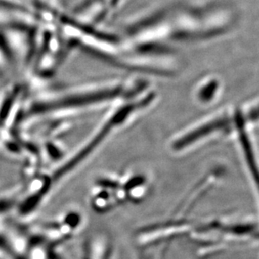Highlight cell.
<instances>
[{
	"label": "cell",
	"instance_id": "6da1fadb",
	"mask_svg": "<svg viewBox=\"0 0 259 259\" xmlns=\"http://www.w3.org/2000/svg\"><path fill=\"white\" fill-rule=\"evenodd\" d=\"M64 0H41V2L48 7V9L53 11H61L63 10Z\"/></svg>",
	"mask_w": 259,
	"mask_h": 259
}]
</instances>
